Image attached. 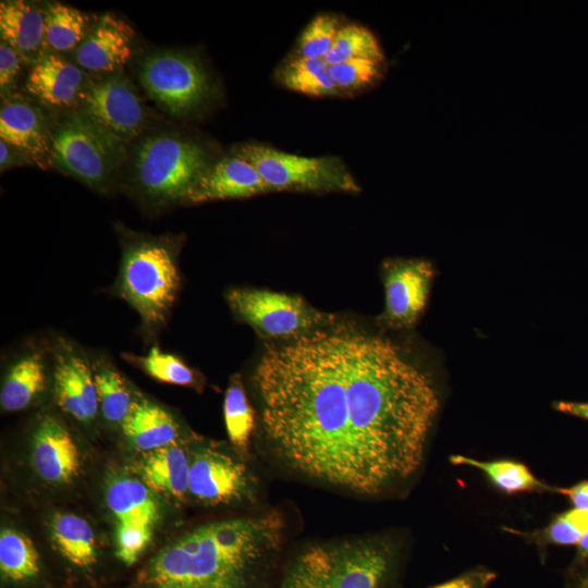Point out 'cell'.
I'll return each instance as SVG.
<instances>
[{
  "instance_id": "60d3db41",
  "label": "cell",
  "mask_w": 588,
  "mask_h": 588,
  "mask_svg": "<svg viewBox=\"0 0 588 588\" xmlns=\"http://www.w3.org/2000/svg\"><path fill=\"white\" fill-rule=\"evenodd\" d=\"M553 406L561 413L588 420V402L559 401Z\"/></svg>"
},
{
  "instance_id": "8fae6325",
  "label": "cell",
  "mask_w": 588,
  "mask_h": 588,
  "mask_svg": "<svg viewBox=\"0 0 588 588\" xmlns=\"http://www.w3.org/2000/svg\"><path fill=\"white\" fill-rule=\"evenodd\" d=\"M433 278L424 259H392L383 265L384 310L381 321L394 329L415 324L422 313Z\"/></svg>"
},
{
  "instance_id": "7bdbcfd3",
  "label": "cell",
  "mask_w": 588,
  "mask_h": 588,
  "mask_svg": "<svg viewBox=\"0 0 588 588\" xmlns=\"http://www.w3.org/2000/svg\"><path fill=\"white\" fill-rule=\"evenodd\" d=\"M577 559L580 562L588 560V530L577 544Z\"/></svg>"
},
{
  "instance_id": "ac0fdd59",
  "label": "cell",
  "mask_w": 588,
  "mask_h": 588,
  "mask_svg": "<svg viewBox=\"0 0 588 588\" xmlns=\"http://www.w3.org/2000/svg\"><path fill=\"white\" fill-rule=\"evenodd\" d=\"M50 135L41 111L15 96L3 99L0 110L1 140L29 156L50 152Z\"/></svg>"
},
{
  "instance_id": "5bb4252c",
  "label": "cell",
  "mask_w": 588,
  "mask_h": 588,
  "mask_svg": "<svg viewBox=\"0 0 588 588\" xmlns=\"http://www.w3.org/2000/svg\"><path fill=\"white\" fill-rule=\"evenodd\" d=\"M134 32L113 13L100 16L76 49L77 64L89 72H117L132 54Z\"/></svg>"
},
{
  "instance_id": "f35d334b",
  "label": "cell",
  "mask_w": 588,
  "mask_h": 588,
  "mask_svg": "<svg viewBox=\"0 0 588 588\" xmlns=\"http://www.w3.org/2000/svg\"><path fill=\"white\" fill-rule=\"evenodd\" d=\"M552 490L567 497L574 507L588 511V481H581L568 488H554Z\"/></svg>"
},
{
  "instance_id": "9a60e30c",
  "label": "cell",
  "mask_w": 588,
  "mask_h": 588,
  "mask_svg": "<svg viewBox=\"0 0 588 588\" xmlns=\"http://www.w3.org/2000/svg\"><path fill=\"white\" fill-rule=\"evenodd\" d=\"M268 191L256 168L234 154L210 163L192 187L186 200L201 203L242 198Z\"/></svg>"
},
{
  "instance_id": "5b68a950",
  "label": "cell",
  "mask_w": 588,
  "mask_h": 588,
  "mask_svg": "<svg viewBox=\"0 0 588 588\" xmlns=\"http://www.w3.org/2000/svg\"><path fill=\"white\" fill-rule=\"evenodd\" d=\"M179 287L180 273L167 245L142 242L125 252L119 293L146 324H159L166 320Z\"/></svg>"
},
{
  "instance_id": "d590c367",
  "label": "cell",
  "mask_w": 588,
  "mask_h": 588,
  "mask_svg": "<svg viewBox=\"0 0 588 588\" xmlns=\"http://www.w3.org/2000/svg\"><path fill=\"white\" fill-rule=\"evenodd\" d=\"M152 527L139 522H118L115 554L124 564L130 566L138 560L151 539Z\"/></svg>"
},
{
  "instance_id": "52a82bcc",
  "label": "cell",
  "mask_w": 588,
  "mask_h": 588,
  "mask_svg": "<svg viewBox=\"0 0 588 588\" xmlns=\"http://www.w3.org/2000/svg\"><path fill=\"white\" fill-rule=\"evenodd\" d=\"M249 161L268 189L356 192L358 185L335 157H304L278 149L246 144L235 152Z\"/></svg>"
},
{
  "instance_id": "d6a6232c",
  "label": "cell",
  "mask_w": 588,
  "mask_h": 588,
  "mask_svg": "<svg viewBox=\"0 0 588 588\" xmlns=\"http://www.w3.org/2000/svg\"><path fill=\"white\" fill-rule=\"evenodd\" d=\"M143 370L157 381L191 387L196 383L194 371L176 356L151 347L148 354L137 358Z\"/></svg>"
},
{
  "instance_id": "f1b7e54d",
  "label": "cell",
  "mask_w": 588,
  "mask_h": 588,
  "mask_svg": "<svg viewBox=\"0 0 588 588\" xmlns=\"http://www.w3.org/2000/svg\"><path fill=\"white\" fill-rule=\"evenodd\" d=\"M223 415L231 443L240 453L247 454L255 414L240 378H233L226 389Z\"/></svg>"
},
{
  "instance_id": "cb8c5ba5",
  "label": "cell",
  "mask_w": 588,
  "mask_h": 588,
  "mask_svg": "<svg viewBox=\"0 0 588 588\" xmlns=\"http://www.w3.org/2000/svg\"><path fill=\"white\" fill-rule=\"evenodd\" d=\"M50 529L57 549L66 560L79 567L95 564L96 540L86 519L74 514H56Z\"/></svg>"
},
{
  "instance_id": "ab89813d",
  "label": "cell",
  "mask_w": 588,
  "mask_h": 588,
  "mask_svg": "<svg viewBox=\"0 0 588 588\" xmlns=\"http://www.w3.org/2000/svg\"><path fill=\"white\" fill-rule=\"evenodd\" d=\"M28 156L26 152L21 149L9 145L8 143L0 142V169L4 171L11 167L24 164L29 162Z\"/></svg>"
},
{
  "instance_id": "d4e9b609",
  "label": "cell",
  "mask_w": 588,
  "mask_h": 588,
  "mask_svg": "<svg viewBox=\"0 0 588 588\" xmlns=\"http://www.w3.org/2000/svg\"><path fill=\"white\" fill-rule=\"evenodd\" d=\"M450 462L454 465L479 469L494 487L506 494L552 490L519 462L511 460L479 461L464 455H452Z\"/></svg>"
},
{
  "instance_id": "4fadbf2b",
  "label": "cell",
  "mask_w": 588,
  "mask_h": 588,
  "mask_svg": "<svg viewBox=\"0 0 588 588\" xmlns=\"http://www.w3.org/2000/svg\"><path fill=\"white\" fill-rule=\"evenodd\" d=\"M56 400L63 412L79 421L93 420L99 409L94 372L82 355L66 345L56 353Z\"/></svg>"
},
{
  "instance_id": "e575fe53",
  "label": "cell",
  "mask_w": 588,
  "mask_h": 588,
  "mask_svg": "<svg viewBox=\"0 0 588 588\" xmlns=\"http://www.w3.org/2000/svg\"><path fill=\"white\" fill-rule=\"evenodd\" d=\"M384 62L353 59L330 65V76L338 90H355L375 83L382 74Z\"/></svg>"
},
{
  "instance_id": "ffe728a7",
  "label": "cell",
  "mask_w": 588,
  "mask_h": 588,
  "mask_svg": "<svg viewBox=\"0 0 588 588\" xmlns=\"http://www.w3.org/2000/svg\"><path fill=\"white\" fill-rule=\"evenodd\" d=\"M1 41L30 61L45 40L44 10L20 0L0 3Z\"/></svg>"
},
{
  "instance_id": "74e56055",
  "label": "cell",
  "mask_w": 588,
  "mask_h": 588,
  "mask_svg": "<svg viewBox=\"0 0 588 588\" xmlns=\"http://www.w3.org/2000/svg\"><path fill=\"white\" fill-rule=\"evenodd\" d=\"M494 578L493 572L476 568L430 588H486Z\"/></svg>"
},
{
  "instance_id": "836d02e7",
  "label": "cell",
  "mask_w": 588,
  "mask_h": 588,
  "mask_svg": "<svg viewBox=\"0 0 588 588\" xmlns=\"http://www.w3.org/2000/svg\"><path fill=\"white\" fill-rule=\"evenodd\" d=\"M341 25L338 16L320 14L304 29L298 40L299 57L324 59L330 51Z\"/></svg>"
},
{
  "instance_id": "30bf717a",
  "label": "cell",
  "mask_w": 588,
  "mask_h": 588,
  "mask_svg": "<svg viewBox=\"0 0 588 588\" xmlns=\"http://www.w3.org/2000/svg\"><path fill=\"white\" fill-rule=\"evenodd\" d=\"M81 98L82 114L121 143L142 133L146 122L144 106L130 79L121 73L93 82Z\"/></svg>"
},
{
  "instance_id": "b9f144b4",
  "label": "cell",
  "mask_w": 588,
  "mask_h": 588,
  "mask_svg": "<svg viewBox=\"0 0 588 588\" xmlns=\"http://www.w3.org/2000/svg\"><path fill=\"white\" fill-rule=\"evenodd\" d=\"M161 588H245L242 577L233 579L217 580L199 585L169 586Z\"/></svg>"
},
{
  "instance_id": "4dcf8cb0",
  "label": "cell",
  "mask_w": 588,
  "mask_h": 588,
  "mask_svg": "<svg viewBox=\"0 0 588 588\" xmlns=\"http://www.w3.org/2000/svg\"><path fill=\"white\" fill-rule=\"evenodd\" d=\"M353 59L384 62V53L378 39L368 28L347 24L340 27L324 61L333 65Z\"/></svg>"
},
{
  "instance_id": "7402d4cb",
  "label": "cell",
  "mask_w": 588,
  "mask_h": 588,
  "mask_svg": "<svg viewBox=\"0 0 588 588\" xmlns=\"http://www.w3.org/2000/svg\"><path fill=\"white\" fill-rule=\"evenodd\" d=\"M106 501L118 522H139L154 526L159 518V505L152 490L135 478L120 477L112 480L107 489Z\"/></svg>"
},
{
  "instance_id": "1f68e13d",
  "label": "cell",
  "mask_w": 588,
  "mask_h": 588,
  "mask_svg": "<svg viewBox=\"0 0 588 588\" xmlns=\"http://www.w3.org/2000/svg\"><path fill=\"white\" fill-rule=\"evenodd\" d=\"M587 530L588 511L574 507L556 515L547 527L524 535L540 546H573L578 544Z\"/></svg>"
},
{
  "instance_id": "277c9868",
  "label": "cell",
  "mask_w": 588,
  "mask_h": 588,
  "mask_svg": "<svg viewBox=\"0 0 588 588\" xmlns=\"http://www.w3.org/2000/svg\"><path fill=\"white\" fill-rule=\"evenodd\" d=\"M209 164L207 152L199 144L173 134L145 138L134 157L140 189L160 201L186 199Z\"/></svg>"
},
{
  "instance_id": "6da1fadb",
  "label": "cell",
  "mask_w": 588,
  "mask_h": 588,
  "mask_svg": "<svg viewBox=\"0 0 588 588\" xmlns=\"http://www.w3.org/2000/svg\"><path fill=\"white\" fill-rule=\"evenodd\" d=\"M254 382L275 454L358 494L381 493L418 470L440 406L430 375L395 343L348 327L268 347Z\"/></svg>"
},
{
  "instance_id": "f546056e",
  "label": "cell",
  "mask_w": 588,
  "mask_h": 588,
  "mask_svg": "<svg viewBox=\"0 0 588 588\" xmlns=\"http://www.w3.org/2000/svg\"><path fill=\"white\" fill-rule=\"evenodd\" d=\"M99 408L112 424H123L135 402L121 375L107 364H99L94 371Z\"/></svg>"
},
{
  "instance_id": "ba28073f",
  "label": "cell",
  "mask_w": 588,
  "mask_h": 588,
  "mask_svg": "<svg viewBox=\"0 0 588 588\" xmlns=\"http://www.w3.org/2000/svg\"><path fill=\"white\" fill-rule=\"evenodd\" d=\"M228 302L240 318L268 339L292 340L334 320L301 296L269 290L234 289Z\"/></svg>"
},
{
  "instance_id": "7a4b0ae2",
  "label": "cell",
  "mask_w": 588,
  "mask_h": 588,
  "mask_svg": "<svg viewBox=\"0 0 588 588\" xmlns=\"http://www.w3.org/2000/svg\"><path fill=\"white\" fill-rule=\"evenodd\" d=\"M283 529L277 512L200 526L161 550L143 572V580L161 588L238 578L278 547Z\"/></svg>"
},
{
  "instance_id": "83f0119b",
  "label": "cell",
  "mask_w": 588,
  "mask_h": 588,
  "mask_svg": "<svg viewBox=\"0 0 588 588\" xmlns=\"http://www.w3.org/2000/svg\"><path fill=\"white\" fill-rule=\"evenodd\" d=\"M0 569L3 576L22 581L39 573V555L32 540L14 529L0 534Z\"/></svg>"
},
{
  "instance_id": "484cf974",
  "label": "cell",
  "mask_w": 588,
  "mask_h": 588,
  "mask_svg": "<svg viewBox=\"0 0 588 588\" xmlns=\"http://www.w3.org/2000/svg\"><path fill=\"white\" fill-rule=\"evenodd\" d=\"M324 59L296 57L278 71V79L289 89L311 95L327 96L338 93Z\"/></svg>"
},
{
  "instance_id": "4316f807",
  "label": "cell",
  "mask_w": 588,
  "mask_h": 588,
  "mask_svg": "<svg viewBox=\"0 0 588 588\" xmlns=\"http://www.w3.org/2000/svg\"><path fill=\"white\" fill-rule=\"evenodd\" d=\"M45 13V41L56 51L77 48L86 36L88 20L79 10L59 2L49 3Z\"/></svg>"
},
{
  "instance_id": "ee69618b",
  "label": "cell",
  "mask_w": 588,
  "mask_h": 588,
  "mask_svg": "<svg viewBox=\"0 0 588 588\" xmlns=\"http://www.w3.org/2000/svg\"><path fill=\"white\" fill-rule=\"evenodd\" d=\"M576 584V588H588V565L579 573Z\"/></svg>"
},
{
  "instance_id": "e0dca14e",
  "label": "cell",
  "mask_w": 588,
  "mask_h": 588,
  "mask_svg": "<svg viewBox=\"0 0 588 588\" xmlns=\"http://www.w3.org/2000/svg\"><path fill=\"white\" fill-rule=\"evenodd\" d=\"M26 89L51 106H70L82 97V70L53 53L40 56L27 76Z\"/></svg>"
},
{
  "instance_id": "d6986e66",
  "label": "cell",
  "mask_w": 588,
  "mask_h": 588,
  "mask_svg": "<svg viewBox=\"0 0 588 588\" xmlns=\"http://www.w3.org/2000/svg\"><path fill=\"white\" fill-rule=\"evenodd\" d=\"M191 461L176 443L146 452L137 464L142 481L152 491L175 500L188 491Z\"/></svg>"
},
{
  "instance_id": "603a6c76",
  "label": "cell",
  "mask_w": 588,
  "mask_h": 588,
  "mask_svg": "<svg viewBox=\"0 0 588 588\" xmlns=\"http://www.w3.org/2000/svg\"><path fill=\"white\" fill-rule=\"evenodd\" d=\"M46 384V370L40 353L20 358L7 373L0 392V404L7 412L26 408Z\"/></svg>"
},
{
  "instance_id": "8992f818",
  "label": "cell",
  "mask_w": 588,
  "mask_h": 588,
  "mask_svg": "<svg viewBox=\"0 0 588 588\" xmlns=\"http://www.w3.org/2000/svg\"><path fill=\"white\" fill-rule=\"evenodd\" d=\"M49 154L69 174L89 186L102 187L120 167L124 148L81 113L66 117L51 131Z\"/></svg>"
},
{
  "instance_id": "44dd1931",
  "label": "cell",
  "mask_w": 588,
  "mask_h": 588,
  "mask_svg": "<svg viewBox=\"0 0 588 588\" xmlns=\"http://www.w3.org/2000/svg\"><path fill=\"white\" fill-rule=\"evenodd\" d=\"M121 426L133 446L145 453L176 443L179 437V426L173 417L146 400L134 403Z\"/></svg>"
},
{
  "instance_id": "9c48e42d",
  "label": "cell",
  "mask_w": 588,
  "mask_h": 588,
  "mask_svg": "<svg viewBox=\"0 0 588 588\" xmlns=\"http://www.w3.org/2000/svg\"><path fill=\"white\" fill-rule=\"evenodd\" d=\"M139 81L149 97L174 115L194 110L209 93L208 76L201 64L179 51H163L145 59Z\"/></svg>"
},
{
  "instance_id": "7c38bea8",
  "label": "cell",
  "mask_w": 588,
  "mask_h": 588,
  "mask_svg": "<svg viewBox=\"0 0 588 588\" xmlns=\"http://www.w3.org/2000/svg\"><path fill=\"white\" fill-rule=\"evenodd\" d=\"M188 491L206 505L231 503L250 493V478L242 462L205 448L191 460Z\"/></svg>"
},
{
  "instance_id": "2e32d148",
  "label": "cell",
  "mask_w": 588,
  "mask_h": 588,
  "mask_svg": "<svg viewBox=\"0 0 588 588\" xmlns=\"http://www.w3.org/2000/svg\"><path fill=\"white\" fill-rule=\"evenodd\" d=\"M32 462L36 473L46 481L65 483L79 471V453L71 433L61 421L46 416L34 437Z\"/></svg>"
},
{
  "instance_id": "3957f363",
  "label": "cell",
  "mask_w": 588,
  "mask_h": 588,
  "mask_svg": "<svg viewBox=\"0 0 588 588\" xmlns=\"http://www.w3.org/2000/svg\"><path fill=\"white\" fill-rule=\"evenodd\" d=\"M393 562V547L382 539L311 546L294 560L280 588H381Z\"/></svg>"
},
{
  "instance_id": "8d00e7d4",
  "label": "cell",
  "mask_w": 588,
  "mask_h": 588,
  "mask_svg": "<svg viewBox=\"0 0 588 588\" xmlns=\"http://www.w3.org/2000/svg\"><path fill=\"white\" fill-rule=\"evenodd\" d=\"M20 54L5 42L0 44V89L4 97L10 96V90L15 85L21 64Z\"/></svg>"
}]
</instances>
